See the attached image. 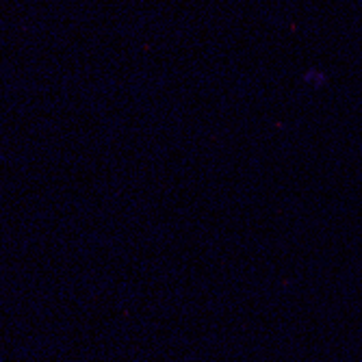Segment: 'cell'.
I'll list each match as a JSON object with an SVG mask.
<instances>
[{
  "label": "cell",
  "mask_w": 362,
  "mask_h": 362,
  "mask_svg": "<svg viewBox=\"0 0 362 362\" xmlns=\"http://www.w3.org/2000/svg\"><path fill=\"white\" fill-rule=\"evenodd\" d=\"M0 362H3V360H0Z\"/></svg>",
  "instance_id": "1"
}]
</instances>
